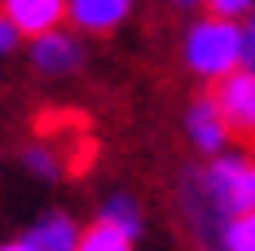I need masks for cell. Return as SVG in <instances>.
Segmentation results:
<instances>
[{
  "instance_id": "cell-9",
  "label": "cell",
  "mask_w": 255,
  "mask_h": 251,
  "mask_svg": "<svg viewBox=\"0 0 255 251\" xmlns=\"http://www.w3.org/2000/svg\"><path fill=\"white\" fill-rule=\"evenodd\" d=\"M79 251H132V234H124L119 225H110V221L102 216L93 229H84Z\"/></svg>"
},
{
  "instance_id": "cell-17",
  "label": "cell",
  "mask_w": 255,
  "mask_h": 251,
  "mask_svg": "<svg viewBox=\"0 0 255 251\" xmlns=\"http://www.w3.org/2000/svg\"><path fill=\"white\" fill-rule=\"evenodd\" d=\"M172 4H180V9H189V4H198V0H172Z\"/></svg>"
},
{
  "instance_id": "cell-11",
  "label": "cell",
  "mask_w": 255,
  "mask_h": 251,
  "mask_svg": "<svg viewBox=\"0 0 255 251\" xmlns=\"http://www.w3.org/2000/svg\"><path fill=\"white\" fill-rule=\"evenodd\" d=\"M102 216L110 221V225H119L124 234H132V238L141 234V216H136V207H132L128 199H110V203H106V212H102Z\"/></svg>"
},
{
  "instance_id": "cell-8",
  "label": "cell",
  "mask_w": 255,
  "mask_h": 251,
  "mask_svg": "<svg viewBox=\"0 0 255 251\" xmlns=\"http://www.w3.org/2000/svg\"><path fill=\"white\" fill-rule=\"evenodd\" d=\"M79 238L75 234V221L71 216H49V221H40V225L26 234V243L35 251H79Z\"/></svg>"
},
{
  "instance_id": "cell-12",
  "label": "cell",
  "mask_w": 255,
  "mask_h": 251,
  "mask_svg": "<svg viewBox=\"0 0 255 251\" xmlns=\"http://www.w3.org/2000/svg\"><path fill=\"white\" fill-rule=\"evenodd\" d=\"M26 168L40 172V176H57V163H53L49 146H31V150H26Z\"/></svg>"
},
{
  "instance_id": "cell-14",
  "label": "cell",
  "mask_w": 255,
  "mask_h": 251,
  "mask_svg": "<svg viewBox=\"0 0 255 251\" xmlns=\"http://www.w3.org/2000/svg\"><path fill=\"white\" fill-rule=\"evenodd\" d=\"M18 35H22V31H18V22H13L9 13H0V53L13 49V44H18Z\"/></svg>"
},
{
  "instance_id": "cell-5",
  "label": "cell",
  "mask_w": 255,
  "mask_h": 251,
  "mask_svg": "<svg viewBox=\"0 0 255 251\" xmlns=\"http://www.w3.org/2000/svg\"><path fill=\"white\" fill-rule=\"evenodd\" d=\"M79 57H84L79 44L71 40V35H62L57 26L44 31V35H35V49H31V62H35L44 75H66V71H75Z\"/></svg>"
},
{
  "instance_id": "cell-1",
  "label": "cell",
  "mask_w": 255,
  "mask_h": 251,
  "mask_svg": "<svg viewBox=\"0 0 255 251\" xmlns=\"http://www.w3.org/2000/svg\"><path fill=\"white\" fill-rule=\"evenodd\" d=\"M242 49H247V31H238L233 18H207L189 31V40H185V66L189 71H198L207 79H220L238 71V62H242Z\"/></svg>"
},
{
  "instance_id": "cell-3",
  "label": "cell",
  "mask_w": 255,
  "mask_h": 251,
  "mask_svg": "<svg viewBox=\"0 0 255 251\" xmlns=\"http://www.w3.org/2000/svg\"><path fill=\"white\" fill-rule=\"evenodd\" d=\"M211 97H216L225 124H229V137H238L242 146H255V71L251 66L220 75Z\"/></svg>"
},
{
  "instance_id": "cell-10",
  "label": "cell",
  "mask_w": 255,
  "mask_h": 251,
  "mask_svg": "<svg viewBox=\"0 0 255 251\" xmlns=\"http://www.w3.org/2000/svg\"><path fill=\"white\" fill-rule=\"evenodd\" d=\"M225 251H255V212H242L225 225Z\"/></svg>"
},
{
  "instance_id": "cell-6",
  "label": "cell",
  "mask_w": 255,
  "mask_h": 251,
  "mask_svg": "<svg viewBox=\"0 0 255 251\" xmlns=\"http://www.w3.org/2000/svg\"><path fill=\"white\" fill-rule=\"evenodd\" d=\"M185 128H189V141H194L198 150H211V154L220 150L225 137H229V124H225V115H220L216 97H198V101H194Z\"/></svg>"
},
{
  "instance_id": "cell-4",
  "label": "cell",
  "mask_w": 255,
  "mask_h": 251,
  "mask_svg": "<svg viewBox=\"0 0 255 251\" xmlns=\"http://www.w3.org/2000/svg\"><path fill=\"white\" fill-rule=\"evenodd\" d=\"M4 13L18 22L22 35H44L71 13V0H4Z\"/></svg>"
},
{
  "instance_id": "cell-16",
  "label": "cell",
  "mask_w": 255,
  "mask_h": 251,
  "mask_svg": "<svg viewBox=\"0 0 255 251\" xmlns=\"http://www.w3.org/2000/svg\"><path fill=\"white\" fill-rule=\"evenodd\" d=\"M0 251H35L31 243H9V247H0Z\"/></svg>"
},
{
  "instance_id": "cell-13",
  "label": "cell",
  "mask_w": 255,
  "mask_h": 251,
  "mask_svg": "<svg viewBox=\"0 0 255 251\" xmlns=\"http://www.w3.org/2000/svg\"><path fill=\"white\" fill-rule=\"evenodd\" d=\"M207 9H211L216 18H242V13L255 9V0H207Z\"/></svg>"
},
{
  "instance_id": "cell-15",
  "label": "cell",
  "mask_w": 255,
  "mask_h": 251,
  "mask_svg": "<svg viewBox=\"0 0 255 251\" xmlns=\"http://www.w3.org/2000/svg\"><path fill=\"white\" fill-rule=\"evenodd\" d=\"M242 66L255 71V13H251V26H247V49H242Z\"/></svg>"
},
{
  "instance_id": "cell-2",
  "label": "cell",
  "mask_w": 255,
  "mask_h": 251,
  "mask_svg": "<svg viewBox=\"0 0 255 251\" xmlns=\"http://www.w3.org/2000/svg\"><path fill=\"white\" fill-rule=\"evenodd\" d=\"M207 194L211 203L225 212V216H242V212H255V163L242 159V154H229V159H216L207 168Z\"/></svg>"
},
{
  "instance_id": "cell-7",
  "label": "cell",
  "mask_w": 255,
  "mask_h": 251,
  "mask_svg": "<svg viewBox=\"0 0 255 251\" xmlns=\"http://www.w3.org/2000/svg\"><path fill=\"white\" fill-rule=\"evenodd\" d=\"M132 9V0H71V18L84 31H110L119 26Z\"/></svg>"
}]
</instances>
